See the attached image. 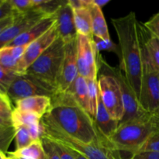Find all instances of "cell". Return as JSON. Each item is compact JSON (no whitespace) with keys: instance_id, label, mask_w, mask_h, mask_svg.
Listing matches in <instances>:
<instances>
[{"instance_id":"obj_1","label":"cell","mask_w":159,"mask_h":159,"mask_svg":"<svg viewBox=\"0 0 159 159\" xmlns=\"http://www.w3.org/2000/svg\"><path fill=\"white\" fill-rule=\"evenodd\" d=\"M112 23L119 40V67L139 99L142 72L141 23L134 12L113 19Z\"/></svg>"},{"instance_id":"obj_2","label":"cell","mask_w":159,"mask_h":159,"mask_svg":"<svg viewBox=\"0 0 159 159\" xmlns=\"http://www.w3.org/2000/svg\"><path fill=\"white\" fill-rule=\"evenodd\" d=\"M44 116L79 141L92 143L97 138L98 130L94 120L76 103L68 93H56L51 98V109Z\"/></svg>"},{"instance_id":"obj_3","label":"cell","mask_w":159,"mask_h":159,"mask_svg":"<svg viewBox=\"0 0 159 159\" xmlns=\"http://www.w3.org/2000/svg\"><path fill=\"white\" fill-rule=\"evenodd\" d=\"M40 122L43 127L42 137L73 149L88 159H122L120 152L113 149L109 140L98 129L96 139L92 143H85L68 135L44 116Z\"/></svg>"},{"instance_id":"obj_4","label":"cell","mask_w":159,"mask_h":159,"mask_svg":"<svg viewBox=\"0 0 159 159\" xmlns=\"http://www.w3.org/2000/svg\"><path fill=\"white\" fill-rule=\"evenodd\" d=\"M154 129L152 116L147 114L142 117L120 123L108 140L116 152H125L133 155L140 152Z\"/></svg>"},{"instance_id":"obj_5","label":"cell","mask_w":159,"mask_h":159,"mask_svg":"<svg viewBox=\"0 0 159 159\" xmlns=\"http://www.w3.org/2000/svg\"><path fill=\"white\" fill-rule=\"evenodd\" d=\"M140 32L141 37L142 72L139 102L144 111L154 115L159 108V71L152 63L146 48L141 23L140 24Z\"/></svg>"},{"instance_id":"obj_6","label":"cell","mask_w":159,"mask_h":159,"mask_svg":"<svg viewBox=\"0 0 159 159\" xmlns=\"http://www.w3.org/2000/svg\"><path fill=\"white\" fill-rule=\"evenodd\" d=\"M65 44L58 37L25 73L34 75L57 88L65 57Z\"/></svg>"},{"instance_id":"obj_7","label":"cell","mask_w":159,"mask_h":159,"mask_svg":"<svg viewBox=\"0 0 159 159\" xmlns=\"http://www.w3.org/2000/svg\"><path fill=\"white\" fill-rule=\"evenodd\" d=\"M96 57H97L98 72L103 71V72L109 73V74L113 75L117 79L120 86L123 102H124V116L122 120L120 123L127 122V121L142 117L145 115L149 114L141 108L138 96L134 92L131 85H130L125 75L123 72L122 70L120 68V67L115 68V67L110 66L101 57L99 53L96 54Z\"/></svg>"},{"instance_id":"obj_8","label":"cell","mask_w":159,"mask_h":159,"mask_svg":"<svg viewBox=\"0 0 159 159\" xmlns=\"http://www.w3.org/2000/svg\"><path fill=\"white\" fill-rule=\"evenodd\" d=\"M57 93L54 85L34 75L24 73L18 74L7 92V96L14 102L32 96H48L52 98Z\"/></svg>"},{"instance_id":"obj_9","label":"cell","mask_w":159,"mask_h":159,"mask_svg":"<svg viewBox=\"0 0 159 159\" xmlns=\"http://www.w3.org/2000/svg\"><path fill=\"white\" fill-rule=\"evenodd\" d=\"M98 85L99 95L106 109L113 119L120 122L124 116V106L117 79L109 73L100 71Z\"/></svg>"},{"instance_id":"obj_10","label":"cell","mask_w":159,"mask_h":159,"mask_svg":"<svg viewBox=\"0 0 159 159\" xmlns=\"http://www.w3.org/2000/svg\"><path fill=\"white\" fill-rule=\"evenodd\" d=\"M93 38L78 34L76 39L79 75L86 79H98L97 57Z\"/></svg>"},{"instance_id":"obj_11","label":"cell","mask_w":159,"mask_h":159,"mask_svg":"<svg viewBox=\"0 0 159 159\" xmlns=\"http://www.w3.org/2000/svg\"><path fill=\"white\" fill-rule=\"evenodd\" d=\"M46 16L48 15L40 9H33L27 12L19 14L15 22L0 34V49L7 47Z\"/></svg>"},{"instance_id":"obj_12","label":"cell","mask_w":159,"mask_h":159,"mask_svg":"<svg viewBox=\"0 0 159 159\" xmlns=\"http://www.w3.org/2000/svg\"><path fill=\"white\" fill-rule=\"evenodd\" d=\"M59 37L57 24L43 35L28 45L23 57L18 63V74H24L30 66Z\"/></svg>"},{"instance_id":"obj_13","label":"cell","mask_w":159,"mask_h":159,"mask_svg":"<svg viewBox=\"0 0 159 159\" xmlns=\"http://www.w3.org/2000/svg\"><path fill=\"white\" fill-rule=\"evenodd\" d=\"M78 76L77 40H75L65 44V57L57 83V93H67Z\"/></svg>"},{"instance_id":"obj_14","label":"cell","mask_w":159,"mask_h":159,"mask_svg":"<svg viewBox=\"0 0 159 159\" xmlns=\"http://www.w3.org/2000/svg\"><path fill=\"white\" fill-rule=\"evenodd\" d=\"M54 15L59 37L62 39L65 44L76 40L78 34L75 25L73 9L68 1L56 11Z\"/></svg>"},{"instance_id":"obj_15","label":"cell","mask_w":159,"mask_h":159,"mask_svg":"<svg viewBox=\"0 0 159 159\" xmlns=\"http://www.w3.org/2000/svg\"><path fill=\"white\" fill-rule=\"evenodd\" d=\"M55 23L56 18L54 14L46 16L28 30L16 37L7 47L29 45L33 41L43 35L48 30L51 29L55 24Z\"/></svg>"},{"instance_id":"obj_16","label":"cell","mask_w":159,"mask_h":159,"mask_svg":"<svg viewBox=\"0 0 159 159\" xmlns=\"http://www.w3.org/2000/svg\"><path fill=\"white\" fill-rule=\"evenodd\" d=\"M16 109L29 112L43 117L51 107V98L48 96H32L15 102Z\"/></svg>"},{"instance_id":"obj_17","label":"cell","mask_w":159,"mask_h":159,"mask_svg":"<svg viewBox=\"0 0 159 159\" xmlns=\"http://www.w3.org/2000/svg\"><path fill=\"white\" fill-rule=\"evenodd\" d=\"M95 124L99 131L108 139L119 126L120 122L113 119L106 109L100 95L98 102L97 113L95 118Z\"/></svg>"},{"instance_id":"obj_18","label":"cell","mask_w":159,"mask_h":159,"mask_svg":"<svg viewBox=\"0 0 159 159\" xmlns=\"http://www.w3.org/2000/svg\"><path fill=\"white\" fill-rule=\"evenodd\" d=\"M88 9L91 14L92 30H93V36L103 40H111L102 9L93 5L92 3V0L91 4L89 6Z\"/></svg>"},{"instance_id":"obj_19","label":"cell","mask_w":159,"mask_h":159,"mask_svg":"<svg viewBox=\"0 0 159 159\" xmlns=\"http://www.w3.org/2000/svg\"><path fill=\"white\" fill-rule=\"evenodd\" d=\"M67 93L71 94L76 103L85 112L89 113V88L87 79L79 75ZM90 114V113H89Z\"/></svg>"},{"instance_id":"obj_20","label":"cell","mask_w":159,"mask_h":159,"mask_svg":"<svg viewBox=\"0 0 159 159\" xmlns=\"http://www.w3.org/2000/svg\"><path fill=\"white\" fill-rule=\"evenodd\" d=\"M73 14L77 34L93 38L91 14L88 8L73 9Z\"/></svg>"},{"instance_id":"obj_21","label":"cell","mask_w":159,"mask_h":159,"mask_svg":"<svg viewBox=\"0 0 159 159\" xmlns=\"http://www.w3.org/2000/svg\"><path fill=\"white\" fill-rule=\"evenodd\" d=\"M7 154L18 159H48L40 139L33 141L27 147Z\"/></svg>"},{"instance_id":"obj_22","label":"cell","mask_w":159,"mask_h":159,"mask_svg":"<svg viewBox=\"0 0 159 159\" xmlns=\"http://www.w3.org/2000/svg\"><path fill=\"white\" fill-rule=\"evenodd\" d=\"M41 119V116L29 112L21 111L16 108L13 109L11 116V121L14 127H20V126L28 127L33 124L40 122Z\"/></svg>"},{"instance_id":"obj_23","label":"cell","mask_w":159,"mask_h":159,"mask_svg":"<svg viewBox=\"0 0 159 159\" xmlns=\"http://www.w3.org/2000/svg\"><path fill=\"white\" fill-rule=\"evenodd\" d=\"M143 33H144V43L151 60L155 68L159 71V41L149 34L144 26H143Z\"/></svg>"},{"instance_id":"obj_24","label":"cell","mask_w":159,"mask_h":159,"mask_svg":"<svg viewBox=\"0 0 159 159\" xmlns=\"http://www.w3.org/2000/svg\"><path fill=\"white\" fill-rule=\"evenodd\" d=\"M89 88V101L90 116L95 120L97 113L98 102L99 97V85L98 79H87Z\"/></svg>"},{"instance_id":"obj_25","label":"cell","mask_w":159,"mask_h":159,"mask_svg":"<svg viewBox=\"0 0 159 159\" xmlns=\"http://www.w3.org/2000/svg\"><path fill=\"white\" fill-rule=\"evenodd\" d=\"M16 129L13 125L0 127V150L8 153V149L15 138Z\"/></svg>"},{"instance_id":"obj_26","label":"cell","mask_w":159,"mask_h":159,"mask_svg":"<svg viewBox=\"0 0 159 159\" xmlns=\"http://www.w3.org/2000/svg\"><path fill=\"white\" fill-rule=\"evenodd\" d=\"M0 66L18 74V61L12 57L7 47L0 49Z\"/></svg>"},{"instance_id":"obj_27","label":"cell","mask_w":159,"mask_h":159,"mask_svg":"<svg viewBox=\"0 0 159 159\" xmlns=\"http://www.w3.org/2000/svg\"><path fill=\"white\" fill-rule=\"evenodd\" d=\"M16 129V149H22L25 147H27L28 145L33 142L32 138L30 135L29 131H28L27 127L26 126H20V127H15Z\"/></svg>"},{"instance_id":"obj_28","label":"cell","mask_w":159,"mask_h":159,"mask_svg":"<svg viewBox=\"0 0 159 159\" xmlns=\"http://www.w3.org/2000/svg\"><path fill=\"white\" fill-rule=\"evenodd\" d=\"M93 43L96 54L102 51H106L115 53L116 54H117L118 57L120 56L119 46L116 45L115 43H113L111 40H103L102 39L98 38V37L93 36Z\"/></svg>"},{"instance_id":"obj_29","label":"cell","mask_w":159,"mask_h":159,"mask_svg":"<svg viewBox=\"0 0 159 159\" xmlns=\"http://www.w3.org/2000/svg\"><path fill=\"white\" fill-rule=\"evenodd\" d=\"M151 152L159 153V127H155L142 146L139 152Z\"/></svg>"},{"instance_id":"obj_30","label":"cell","mask_w":159,"mask_h":159,"mask_svg":"<svg viewBox=\"0 0 159 159\" xmlns=\"http://www.w3.org/2000/svg\"><path fill=\"white\" fill-rule=\"evenodd\" d=\"M17 75V73L9 71L0 66V93L7 94L9 86Z\"/></svg>"},{"instance_id":"obj_31","label":"cell","mask_w":159,"mask_h":159,"mask_svg":"<svg viewBox=\"0 0 159 159\" xmlns=\"http://www.w3.org/2000/svg\"><path fill=\"white\" fill-rule=\"evenodd\" d=\"M13 111L11 99L7 94L0 93V117L11 120V116Z\"/></svg>"},{"instance_id":"obj_32","label":"cell","mask_w":159,"mask_h":159,"mask_svg":"<svg viewBox=\"0 0 159 159\" xmlns=\"http://www.w3.org/2000/svg\"><path fill=\"white\" fill-rule=\"evenodd\" d=\"M9 2L19 14L25 13L34 9L33 0H9Z\"/></svg>"},{"instance_id":"obj_33","label":"cell","mask_w":159,"mask_h":159,"mask_svg":"<svg viewBox=\"0 0 159 159\" xmlns=\"http://www.w3.org/2000/svg\"><path fill=\"white\" fill-rule=\"evenodd\" d=\"M143 26L152 37L159 41V12L151 18L148 21L143 23Z\"/></svg>"},{"instance_id":"obj_34","label":"cell","mask_w":159,"mask_h":159,"mask_svg":"<svg viewBox=\"0 0 159 159\" xmlns=\"http://www.w3.org/2000/svg\"><path fill=\"white\" fill-rule=\"evenodd\" d=\"M40 140H41L42 144H43L48 159H61L57 151L54 148V143L52 141L45 138V137H42Z\"/></svg>"},{"instance_id":"obj_35","label":"cell","mask_w":159,"mask_h":159,"mask_svg":"<svg viewBox=\"0 0 159 159\" xmlns=\"http://www.w3.org/2000/svg\"><path fill=\"white\" fill-rule=\"evenodd\" d=\"M17 14L19 13L12 8L9 0H5L4 2L0 5V20Z\"/></svg>"},{"instance_id":"obj_36","label":"cell","mask_w":159,"mask_h":159,"mask_svg":"<svg viewBox=\"0 0 159 159\" xmlns=\"http://www.w3.org/2000/svg\"><path fill=\"white\" fill-rule=\"evenodd\" d=\"M27 129L33 141H37L41 138L43 133V127L42 126L41 122L31 124V125L28 126Z\"/></svg>"},{"instance_id":"obj_37","label":"cell","mask_w":159,"mask_h":159,"mask_svg":"<svg viewBox=\"0 0 159 159\" xmlns=\"http://www.w3.org/2000/svg\"><path fill=\"white\" fill-rule=\"evenodd\" d=\"M53 143H54V148L57 151L61 159H75L74 158V156L71 155V152L66 147H65V146H63L62 144H59L57 142L53 141Z\"/></svg>"},{"instance_id":"obj_38","label":"cell","mask_w":159,"mask_h":159,"mask_svg":"<svg viewBox=\"0 0 159 159\" xmlns=\"http://www.w3.org/2000/svg\"><path fill=\"white\" fill-rule=\"evenodd\" d=\"M28 45H23V46H14V47H7L10 51L12 57L18 61H20V59L23 57Z\"/></svg>"},{"instance_id":"obj_39","label":"cell","mask_w":159,"mask_h":159,"mask_svg":"<svg viewBox=\"0 0 159 159\" xmlns=\"http://www.w3.org/2000/svg\"><path fill=\"white\" fill-rule=\"evenodd\" d=\"M129 159H159V153L151 152H141L131 155Z\"/></svg>"},{"instance_id":"obj_40","label":"cell","mask_w":159,"mask_h":159,"mask_svg":"<svg viewBox=\"0 0 159 159\" xmlns=\"http://www.w3.org/2000/svg\"><path fill=\"white\" fill-rule=\"evenodd\" d=\"M68 4L73 9L88 8L91 4V0H68Z\"/></svg>"},{"instance_id":"obj_41","label":"cell","mask_w":159,"mask_h":159,"mask_svg":"<svg viewBox=\"0 0 159 159\" xmlns=\"http://www.w3.org/2000/svg\"><path fill=\"white\" fill-rule=\"evenodd\" d=\"M18 15L19 14H17V15L7 17V18L0 20V34H1L6 28L9 27V26H11V25L15 22L16 19Z\"/></svg>"},{"instance_id":"obj_42","label":"cell","mask_w":159,"mask_h":159,"mask_svg":"<svg viewBox=\"0 0 159 159\" xmlns=\"http://www.w3.org/2000/svg\"><path fill=\"white\" fill-rule=\"evenodd\" d=\"M110 2V0H92V3L95 5V6H98L99 8H100V9H102L103 6L108 4Z\"/></svg>"},{"instance_id":"obj_43","label":"cell","mask_w":159,"mask_h":159,"mask_svg":"<svg viewBox=\"0 0 159 159\" xmlns=\"http://www.w3.org/2000/svg\"><path fill=\"white\" fill-rule=\"evenodd\" d=\"M63 146H64V145H63ZM68 148V150H69L70 152H71V155H72L73 156H74V158H75V159H88L87 158H85V157L84 156V155H82V154L79 153V152H76V151L73 150V149L68 148Z\"/></svg>"},{"instance_id":"obj_44","label":"cell","mask_w":159,"mask_h":159,"mask_svg":"<svg viewBox=\"0 0 159 159\" xmlns=\"http://www.w3.org/2000/svg\"><path fill=\"white\" fill-rule=\"evenodd\" d=\"M152 116V121H153V124L155 125V127H159V108L158 111L156 112V113Z\"/></svg>"},{"instance_id":"obj_45","label":"cell","mask_w":159,"mask_h":159,"mask_svg":"<svg viewBox=\"0 0 159 159\" xmlns=\"http://www.w3.org/2000/svg\"><path fill=\"white\" fill-rule=\"evenodd\" d=\"M12 125L11 120L4 119V118L0 117V127L1 126H11Z\"/></svg>"},{"instance_id":"obj_46","label":"cell","mask_w":159,"mask_h":159,"mask_svg":"<svg viewBox=\"0 0 159 159\" xmlns=\"http://www.w3.org/2000/svg\"><path fill=\"white\" fill-rule=\"evenodd\" d=\"M6 154L4 153L2 151L0 150V159H6Z\"/></svg>"},{"instance_id":"obj_47","label":"cell","mask_w":159,"mask_h":159,"mask_svg":"<svg viewBox=\"0 0 159 159\" xmlns=\"http://www.w3.org/2000/svg\"><path fill=\"white\" fill-rule=\"evenodd\" d=\"M6 159H18V158H15V157L10 156V155H8V156H6Z\"/></svg>"},{"instance_id":"obj_48","label":"cell","mask_w":159,"mask_h":159,"mask_svg":"<svg viewBox=\"0 0 159 159\" xmlns=\"http://www.w3.org/2000/svg\"><path fill=\"white\" fill-rule=\"evenodd\" d=\"M4 1H5V0H0V5L2 4V3L4 2Z\"/></svg>"}]
</instances>
